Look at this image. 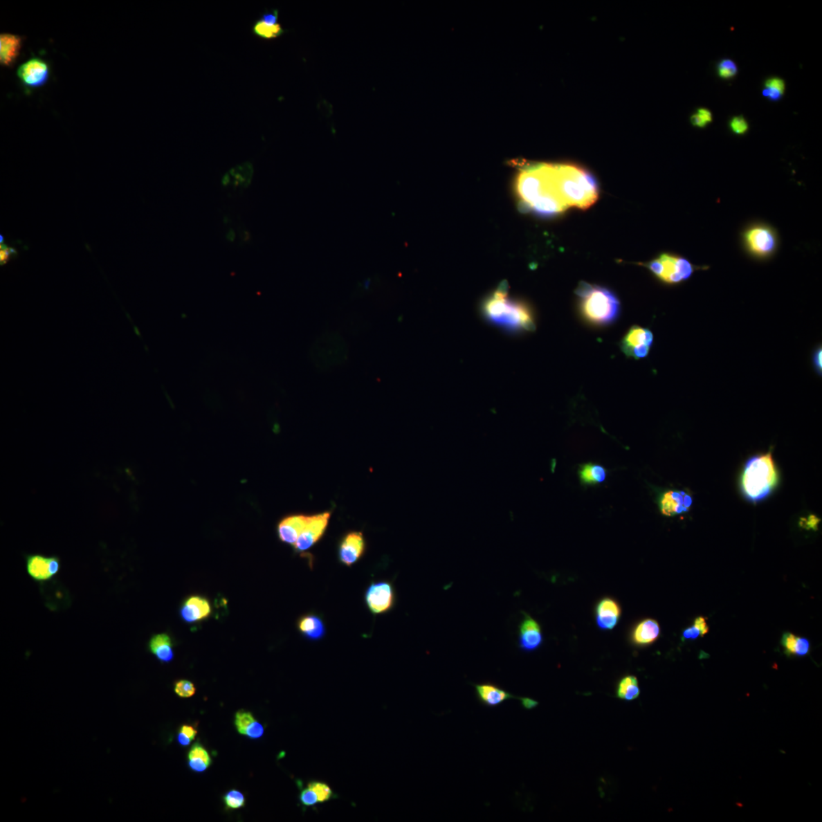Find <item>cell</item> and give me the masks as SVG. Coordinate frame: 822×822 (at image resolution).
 I'll list each match as a JSON object with an SVG mask.
<instances>
[{
	"label": "cell",
	"mask_w": 822,
	"mask_h": 822,
	"mask_svg": "<svg viewBox=\"0 0 822 822\" xmlns=\"http://www.w3.org/2000/svg\"><path fill=\"white\" fill-rule=\"evenodd\" d=\"M520 208L542 217H553L566 211L551 178V164L533 163L524 166L515 183Z\"/></svg>",
	"instance_id": "6da1fadb"
},
{
	"label": "cell",
	"mask_w": 822,
	"mask_h": 822,
	"mask_svg": "<svg viewBox=\"0 0 822 822\" xmlns=\"http://www.w3.org/2000/svg\"><path fill=\"white\" fill-rule=\"evenodd\" d=\"M482 314L487 322L508 333L536 329L534 314L528 304L511 298L506 284H500L483 300Z\"/></svg>",
	"instance_id": "7a4b0ae2"
},
{
	"label": "cell",
	"mask_w": 822,
	"mask_h": 822,
	"mask_svg": "<svg viewBox=\"0 0 822 822\" xmlns=\"http://www.w3.org/2000/svg\"><path fill=\"white\" fill-rule=\"evenodd\" d=\"M551 176L560 199L567 207L587 210L599 198L597 179L575 164H551Z\"/></svg>",
	"instance_id": "3957f363"
},
{
	"label": "cell",
	"mask_w": 822,
	"mask_h": 822,
	"mask_svg": "<svg viewBox=\"0 0 822 822\" xmlns=\"http://www.w3.org/2000/svg\"><path fill=\"white\" fill-rule=\"evenodd\" d=\"M779 482V474L771 453L751 457L742 472L740 486L744 497L751 502L767 498Z\"/></svg>",
	"instance_id": "277c9868"
},
{
	"label": "cell",
	"mask_w": 822,
	"mask_h": 822,
	"mask_svg": "<svg viewBox=\"0 0 822 822\" xmlns=\"http://www.w3.org/2000/svg\"><path fill=\"white\" fill-rule=\"evenodd\" d=\"M576 294L581 299V312L588 322L606 325L614 322L618 317L620 302L609 289L582 282L576 289Z\"/></svg>",
	"instance_id": "5b68a950"
},
{
	"label": "cell",
	"mask_w": 822,
	"mask_h": 822,
	"mask_svg": "<svg viewBox=\"0 0 822 822\" xmlns=\"http://www.w3.org/2000/svg\"><path fill=\"white\" fill-rule=\"evenodd\" d=\"M740 241L745 253L753 260L766 262L778 254L780 246L778 231L765 221H753L740 232Z\"/></svg>",
	"instance_id": "8992f818"
},
{
	"label": "cell",
	"mask_w": 822,
	"mask_h": 822,
	"mask_svg": "<svg viewBox=\"0 0 822 822\" xmlns=\"http://www.w3.org/2000/svg\"><path fill=\"white\" fill-rule=\"evenodd\" d=\"M641 264L660 283L667 286L682 284L691 279L696 272L710 269V266L696 265L686 257L669 253H661L652 260Z\"/></svg>",
	"instance_id": "52a82bcc"
},
{
	"label": "cell",
	"mask_w": 822,
	"mask_h": 822,
	"mask_svg": "<svg viewBox=\"0 0 822 822\" xmlns=\"http://www.w3.org/2000/svg\"><path fill=\"white\" fill-rule=\"evenodd\" d=\"M473 686L479 703L486 707H497L504 704L507 700L513 699L520 700L525 710L534 709L538 705L536 700L528 697L514 696L494 683L475 684Z\"/></svg>",
	"instance_id": "ba28073f"
},
{
	"label": "cell",
	"mask_w": 822,
	"mask_h": 822,
	"mask_svg": "<svg viewBox=\"0 0 822 822\" xmlns=\"http://www.w3.org/2000/svg\"><path fill=\"white\" fill-rule=\"evenodd\" d=\"M653 333L649 329L634 325L622 339L620 347L628 357L635 360L648 356L653 345Z\"/></svg>",
	"instance_id": "9c48e42d"
},
{
	"label": "cell",
	"mask_w": 822,
	"mask_h": 822,
	"mask_svg": "<svg viewBox=\"0 0 822 822\" xmlns=\"http://www.w3.org/2000/svg\"><path fill=\"white\" fill-rule=\"evenodd\" d=\"M396 595L390 582L372 583L365 592V603L373 614L390 612L395 605Z\"/></svg>",
	"instance_id": "30bf717a"
},
{
	"label": "cell",
	"mask_w": 822,
	"mask_h": 822,
	"mask_svg": "<svg viewBox=\"0 0 822 822\" xmlns=\"http://www.w3.org/2000/svg\"><path fill=\"white\" fill-rule=\"evenodd\" d=\"M25 560L28 576L38 583L52 581L60 569V560L57 556L28 554L25 555Z\"/></svg>",
	"instance_id": "8fae6325"
},
{
	"label": "cell",
	"mask_w": 822,
	"mask_h": 822,
	"mask_svg": "<svg viewBox=\"0 0 822 822\" xmlns=\"http://www.w3.org/2000/svg\"><path fill=\"white\" fill-rule=\"evenodd\" d=\"M331 512L309 515V520L297 539L294 548L297 552L307 551L322 539L329 527Z\"/></svg>",
	"instance_id": "7c38bea8"
},
{
	"label": "cell",
	"mask_w": 822,
	"mask_h": 822,
	"mask_svg": "<svg viewBox=\"0 0 822 822\" xmlns=\"http://www.w3.org/2000/svg\"><path fill=\"white\" fill-rule=\"evenodd\" d=\"M49 66L40 58L33 57L21 64L17 71L21 82L29 88H39L47 83Z\"/></svg>",
	"instance_id": "4fadbf2b"
},
{
	"label": "cell",
	"mask_w": 822,
	"mask_h": 822,
	"mask_svg": "<svg viewBox=\"0 0 822 822\" xmlns=\"http://www.w3.org/2000/svg\"><path fill=\"white\" fill-rule=\"evenodd\" d=\"M365 551V540L360 531H350L341 539L338 558L342 565L351 567L360 560Z\"/></svg>",
	"instance_id": "5bb4252c"
},
{
	"label": "cell",
	"mask_w": 822,
	"mask_h": 822,
	"mask_svg": "<svg viewBox=\"0 0 822 822\" xmlns=\"http://www.w3.org/2000/svg\"><path fill=\"white\" fill-rule=\"evenodd\" d=\"M524 614L519 627V647L524 652H535L544 643L542 628L530 615Z\"/></svg>",
	"instance_id": "9a60e30c"
},
{
	"label": "cell",
	"mask_w": 822,
	"mask_h": 822,
	"mask_svg": "<svg viewBox=\"0 0 822 822\" xmlns=\"http://www.w3.org/2000/svg\"><path fill=\"white\" fill-rule=\"evenodd\" d=\"M253 33L265 40L276 39L283 35L286 30L279 23V10L273 9L264 11L261 17L255 21Z\"/></svg>",
	"instance_id": "2e32d148"
},
{
	"label": "cell",
	"mask_w": 822,
	"mask_h": 822,
	"mask_svg": "<svg viewBox=\"0 0 822 822\" xmlns=\"http://www.w3.org/2000/svg\"><path fill=\"white\" fill-rule=\"evenodd\" d=\"M212 612L210 601L200 596H192L183 603L180 615L183 621L188 623L202 621L209 618Z\"/></svg>",
	"instance_id": "e0dca14e"
},
{
	"label": "cell",
	"mask_w": 822,
	"mask_h": 822,
	"mask_svg": "<svg viewBox=\"0 0 822 822\" xmlns=\"http://www.w3.org/2000/svg\"><path fill=\"white\" fill-rule=\"evenodd\" d=\"M309 520V515L299 514L285 517L277 527V534L282 542L293 545Z\"/></svg>",
	"instance_id": "ac0fdd59"
},
{
	"label": "cell",
	"mask_w": 822,
	"mask_h": 822,
	"mask_svg": "<svg viewBox=\"0 0 822 822\" xmlns=\"http://www.w3.org/2000/svg\"><path fill=\"white\" fill-rule=\"evenodd\" d=\"M691 505V497L684 491H668L664 493L660 501L661 512L667 516L686 513Z\"/></svg>",
	"instance_id": "d6986e66"
},
{
	"label": "cell",
	"mask_w": 822,
	"mask_h": 822,
	"mask_svg": "<svg viewBox=\"0 0 822 822\" xmlns=\"http://www.w3.org/2000/svg\"><path fill=\"white\" fill-rule=\"evenodd\" d=\"M621 615V606L610 598L601 599L596 607V623L601 630H612Z\"/></svg>",
	"instance_id": "ffe728a7"
},
{
	"label": "cell",
	"mask_w": 822,
	"mask_h": 822,
	"mask_svg": "<svg viewBox=\"0 0 822 822\" xmlns=\"http://www.w3.org/2000/svg\"><path fill=\"white\" fill-rule=\"evenodd\" d=\"M297 628L304 638L311 641H321L326 634V627L322 616L314 614L301 616L297 623Z\"/></svg>",
	"instance_id": "44dd1931"
},
{
	"label": "cell",
	"mask_w": 822,
	"mask_h": 822,
	"mask_svg": "<svg viewBox=\"0 0 822 822\" xmlns=\"http://www.w3.org/2000/svg\"><path fill=\"white\" fill-rule=\"evenodd\" d=\"M172 638L169 634L152 636L148 643L149 651L162 664H170L174 657Z\"/></svg>",
	"instance_id": "7402d4cb"
},
{
	"label": "cell",
	"mask_w": 822,
	"mask_h": 822,
	"mask_svg": "<svg viewBox=\"0 0 822 822\" xmlns=\"http://www.w3.org/2000/svg\"><path fill=\"white\" fill-rule=\"evenodd\" d=\"M660 635V627L656 620L646 619L639 622L632 633V641L637 646L653 643Z\"/></svg>",
	"instance_id": "603a6c76"
},
{
	"label": "cell",
	"mask_w": 822,
	"mask_h": 822,
	"mask_svg": "<svg viewBox=\"0 0 822 822\" xmlns=\"http://www.w3.org/2000/svg\"><path fill=\"white\" fill-rule=\"evenodd\" d=\"M254 175L253 164L245 163L237 165L223 175L222 185L224 187L234 186L235 188H248Z\"/></svg>",
	"instance_id": "cb8c5ba5"
},
{
	"label": "cell",
	"mask_w": 822,
	"mask_h": 822,
	"mask_svg": "<svg viewBox=\"0 0 822 822\" xmlns=\"http://www.w3.org/2000/svg\"><path fill=\"white\" fill-rule=\"evenodd\" d=\"M21 48V38L11 34L0 35V61L5 66H12Z\"/></svg>",
	"instance_id": "d4e9b609"
},
{
	"label": "cell",
	"mask_w": 822,
	"mask_h": 822,
	"mask_svg": "<svg viewBox=\"0 0 822 822\" xmlns=\"http://www.w3.org/2000/svg\"><path fill=\"white\" fill-rule=\"evenodd\" d=\"M781 644L787 654L794 655L797 657H804L810 652V643L808 639L797 637L793 634L787 633L783 634L781 639Z\"/></svg>",
	"instance_id": "484cf974"
},
{
	"label": "cell",
	"mask_w": 822,
	"mask_h": 822,
	"mask_svg": "<svg viewBox=\"0 0 822 822\" xmlns=\"http://www.w3.org/2000/svg\"><path fill=\"white\" fill-rule=\"evenodd\" d=\"M212 763L210 754L203 746L195 744L188 754V764L192 770L196 772H203Z\"/></svg>",
	"instance_id": "4316f807"
},
{
	"label": "cell",
	"mask_w": 822,
	"mask_h": 822,
	"mask_svg": "<svg viewBox=\"0 0 822 822\" xmlns=\"http://www.w3.org/2000/svg\"><path fill=\"white\" fill-rule=\"evenodd\" d=\"M641 694L637 677L628 675L623 677L616 688V697L624 700H634Z\"/></svg>",
	"instance_id": "83f0119b"
},
{
	"label": "cell",
	"mask_w": 822,
	"mask_h": 822,
	"mask_svg": "<svg viewBox=\"0 0 822 822\" xmlns=\"http://www.w3.org/2000/svg\"><path fill=\"white\" fill-rule=\"evenodd\" d=\"M580 477L585 484H596L603 482L606 478V471L596 464H585L580 470Z\"/></svg>",
	"instance_id": "f1b7e54d"
},
{
	"label": "cell",
	"mask_w": 822,
	"mask_h": 822,
	"mask_svg": "<svg viewBox=\"0 0 822 822\" xmlns=\"http://www.w3.org/2000/svg\"><path fill=\"white\" fill-rule=\"evenodd\" d=\"M786 90V83L778 76L768 78L765 82L763 95L772 102H778Z\"/></svg>",
	"instance_id": "f546056e"
},
{
	"label": "cell",
	"mask_w": 822,
	"mask_h": 822,
	"mask_svg": "<svg viewBox=\"0 0 822 822\" xmlns=\"http://www.w3.org/2000/svg\"><path fill=\"white\" fill-rule=\"evenodd\" d=\"M709 630V626L707 625L704 616H698L691 627L684 630L682 637L685 641H689V639L694 641V639L706 635Z\"/></svg>",
	"instance_id": "4dcf8cb0"
},
{
	"label": "cell",
	"mask_w": 822,
	"mask_h": 822,
	"mask_svg": "<svg viewBox=\"0 0 822 822\" xmlns=\"http://www.w3.org/2000/svg\"><path fill=\"white\" fill-rule=\"evenodd\" d=\"M256 721L253 713L241 710L236 713L235 725L239 734L246 736L248 728Z\"/></svg>",
	"instance_id": "1f68e13d"
},
{
	"label": "cell",
	"mask_w": 822,
	"mask_h": 822,
	"mask_svg": "<svg viewBox=\"0 0 822 822\" xmlns=\"http://www.w3.org/2000/svg\"><path fill=\"white\" fill-rule=\"evenodd\" d=\"M223 801L228 810H239L246 805V798L239 790L228 791L223 796Z\"/></svg>",
	"instance_id": "d6a6232c"
},
{
	"label": "cell",
	"mask_w": 822,
	"mask_h": 822,
	"mask_svg": "<svg viewBox=\"0 0 822 822\" xmlns=\"http://www.w3.org/2000/svg\"><path fill=\"white\" fill-rule=\"evenodd\" d=\"M738 66L733 60L723 59L718 65V74L722 80H731L738 73Z\"/></svg>",
	"instance_id": "836d02e7"
},
{
	"label": "cell",
	"mask_w": 822,
	"mask_h": 822,
	"mask_svg": "<svg viewBox=\"0 0 822 822\" xmlns=\"http://www.w3.org/2000/svg\"><path fill=\"white\" fill-rule=\"evenodd\" d=\"M308 787L315 792L318 803L329 801L334 796L333 791L329 786L322 782H311L309 784Z\"/></svg>",
	"instance_id": "e575fe53"
},
{
	"label": "cell",
	"mask_w": 822,
	"mask_h": 822,
	"mask_svg": "<svg viewBox=\"0 0 822 822\" xmlns=\"http://www.w3.org/2000/svg\"><path fill=\"white\" fill-rule=\"evenodd\" d=\"M174 692L182 698L192 697L195 695L194 684L188 680H179L174 683Z\"/></svg>",
	"instance_id": "d590c367"
},
{
	"label": "cell",
	"mask_w": 822,
	"mask_h": 822,
	"mask_svg": "<svg viewBox=\"0 0 822 822\" xmlns=\"http://www.w3.org/2000/svg\"><path fill=\"white\" fill-rule=\"evenodd\" d=\"M729 129L737 136H743L749 131L748 121L742 116H736L729 121Z\"/></svg>",
	"instance_id": "8d00e7d4"
},
{
	"label": "cell",
	"mask_w": 822,
	"mask_h": 822,
	"mask_svg": "<svg viewBox=\"0 0 822 822\" xmlns=\"http://www.w3.org/2000/svg\"><path fill=\"white\" fill-rule=\"evenodd\" d=\"M811 364L816 374L822 376V347L821 345L814 347L811 354Z\"/></svg>",
	"instance_id": "74e56055"
},
{
	"label": "cell",
	"mask_w": 822,
	"mask_h": 822,
	"mask_svg": "<svg viewBox=\"0 0 822 822\" xmlns=\"http://www.w3.org/2000/svg\"><path fill=\"white\" fill-rule=\"evenodd\" d=\"M17 255V250L15 248L8 246L3 241V236H1V241H0V264L1 265L9 262L12 258Z\"/></svg>",
	"instance_id": "f35d334b"
},
{
	"label": "cell",
	"mask_w": 822,
	"mask_h": 822,
	"mask_svg": "<svg viewBox=\"0 0 822 822\" xmlns=\"http://www.w3.org/2000/svg\"><path fill=\"white\" fill-rule=\"evenodd\" d=\"M300 801L304 806H313L318 803L317 795L309 787L302 791Z\"/></svg>",
	"instance_id": "ab89813d"
},
{
	"label": "cell",
	"mask_w": 822,
	"mask_h": 822,
	"mask_svg": "<svg viewBox=\"0 0 822 822\" xmlns=\"http://www.w3.org/2000/svg\"><path fill=\"white\" fill-rule=\"evenodd\" d=\"M264 727L260 722L255 721L246 730V736L253 740H257L264 735Z\"/></svg>",
	"instance_id": "60d3db41"
},
{
	"label": "cell",
	"mask_w": 822,
	"mask_h": 822,
	"mask_svg": "<svg viewBox=\"0 0 822 822\" xmlns=\"http://www.w3.org/2000/svg\"><path fill=\"white\" fill-rule=\"evenodd\" d=\"M691 122L693 126L700 129L705 128L707 126L706 122L702 117L699 116L697 113L693 114V116L691 117Z\"/></svg>",
	"instance_id": "b9f144b4"
},
{
	"label": "cell",
	"mask_w": 822,
	"mask_h": 822,
	"mask_svg": "<svg viewBox=\"0 0 822 822\" xmlns=\"http://www.w3.org/2000/svg\"><path fill=\"white\" fill-rule=\"evenodd\" d=\"M180 732L185 734L192 741L195 740V738L197 735V730H196L193 727L189 725L182 726L180 729Z\"/></svg>",
	"instance_id": "7bdbcfd3"
},
{
	"label": "cell",
	"mask_w": 822,
	"mask_h": 822,
	"mask_svg": "<svg viewBox=\"0 0 822 822\" xmlns=\"http://www.w3.org/2000/svg\"><path fill=\"white\" fill-rule=\"evenodd\" d=\"M697 113L699 114V116L700 117H702L703 118V120L706 122L707 125L711 124V122L713 121V116H712V113L711 112V111H709L706 109L702 108V109H699L697 110Z\"/></svg>",
	"instance_id": "ee69618b"
},
{
	"label": "cell",
	"mask_w": 822,
	"mask_h": 822,
	"mask_svg": "<svg viewBox=\"0 0 822 822\" xmlns=\"http://www.w3.org/2000/svg\"><path fill=\"white\" fill-rule=\"evenodd\" d=\"M178 741L183 746H188L192 742L188 736L181 732L179 733Z\"/></svg>",
	"instance_id": "f6af8a7d"
},
{
	"label": "cell",
	"mask_w": 822,
	"mask_h": 822,
	"mask_svg": "<svg viewBox=\"0 0 822 822\" xmlns=\"http://www.w3.org/2000/svg\"><path fill=\"white\" fill-rule=\"evenodd\" d=\"M226 238L228 241L232 242L235 241V239L236 238V234H235V232L232 230V228H230V230H228V232L226 234Z\"/></svg>",
	"instance_id": "bcb514c9"
}]
</instances>
